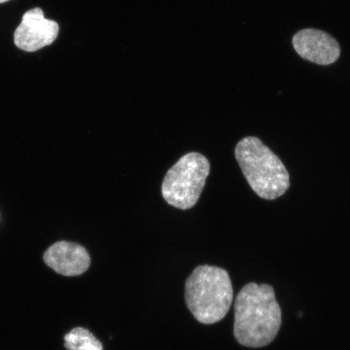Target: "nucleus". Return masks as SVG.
<instances>
[{
    "label": "nucleus",
    "mask_w": 350,
    "mask_h": 350,
    "mask_svg": "<svg viewBox=\"0 0 350 350\" xmlns=\"http://www.w3.org/2000/svg\"><path fill=\"white\" fill-rule=\"evenodd\" d=\"M282 321V310L269 284L249 283L236 297L234 334L243 347L261 348L272 343Z\"/></svg>",
    "instance_id": "1"
},
{
    "label": "nucleus",
    "mask_w": 350,
    "mask_h": 350,
    "mask_svg": "<svg viewBox=\"0 0 350 350\" xmlns=\"http://www.w3.org/2000/svg\"><path fill=\"white\" fill-rule=\"evenodd\" d=\"M233 294L228 272L216 266L197 267L186 282L187 308L204 325H212L226 317L233 303Z\"/></svg>",
    "instance_id": "2"
},
{
    "label": "nucleus",
    "mask_w": 350,
    "mask_h": 350,
    "mask_svg": "<svg viewBox=\"0 0 350 350\" xmlns=\"http://www.w3.org/2000/svg\"><path fill=\"white\" fill-rule=\"evenodd\" d=\"M234 153L249 185L261 198L272 200L286 193L290 174L279 157L259 138L241 139Z\"/></svg>",
    "instance_id": "3"
},
{
    "label": "nucleus",
    "mask_w": 350,
    "mask_h": 350,
    "mask_svg": "<svg viewBox=\"0 0 350 350\" xmlns=\"http://www.w3.org/2000/svg\"><path fill=\"white\" fill-rule=\"evenodd\" d=\"M210 172L209 161L199 152H189L168 170L161 193L170 205L187 210L200 199Z\"/></svg>",
    "instance_id": "4"
},
{
    "label": "nucleus",
    "mask_w": 350,
    "mask_h": 350,
    "mask_svg": "<svg viewBox=\"0 0 350 350\" xmlns=\"http://www.w3.org/2000/svg\"><path fill=\"white\" fill-rule=\"evenodd\" d=\"M59 26L46 19L41 8L26 12L14 33V42L19 49L34 52L51 45L58 37Z\"/></svg>",
    "instance_id": "5"
},
{
    "label": "nucleus",
    "mask_w": 350,
    "mask_h": 350,
    "mask_svg": "<svg viewBox=\"0 0 350 350\" xmlns=\"http://www.w3.org/2000/svg\"><path fill=\"white\" fill-rule=\"evenodd\" d=\"M293 46L301 58L319 65H331L340 55L339 43L329 33L316 29H305L292 39Z\"/></svg>",
    "instance_id": "6"
},
{
    "label": "nucleus",
    "mask_w": 350,
    "mask_h": 350,
    "mask_svg": "<svg viewBox=\"0 0 350 350\" xmlns=\"http://www.w3.org/2000/svg\"><path fill=\"white\" fill-rule=\"evenodd\" d=\"M44 261L57 273L76 277L90 268V256L81 245L61 241L48 248L44 254Z\"/></svg>",
    "instance_id": "7"
},
{
    "label": "nucleus",
    "mask_w": 350,
    "mask_h": 350,
    "mask_svg": "<svg viewBox=\"0 0 350 350\" xmlns=\"http://www.w3.org/2000/svg\"><path fill=\"white\" fill-rule=\"evenodd\" d=\"M64 340L65 347L68 350H103L102 343L85 328H74Z\"/></svg>",
    "instance_id": "8"
},
{
    "label": "nucleus",
    "mask_w": 350,
    "mask_h": 350,
    "mask_svg": "<svg viewBox=\"0 0 350 350\" xmlns=\"http://www.w3.org/2000/svg\"><path fill=\"white\" fill-rule=\"evenodd\" d=\"M8 1H10V0H0V3H3Z\"/></svg>",
    "instance_id": "9"
}]
</instances>
